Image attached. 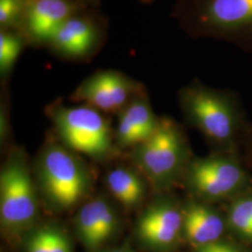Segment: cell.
<instances>
[{"label":"cell","instance_id":"44dd1931","mask_svg":"<svg viewBox=\"0 0 252 252\" xmlns=\"http://www.w3.org/2000/svg\"><path fill=\"white\" fill-rule=\"evenodd\" d=\"M1 131H0V135H1V142L3 143L6 139L7 136V118H6V112L5 109L3 110V108L1 109Z\"/></svg>","mask_w":252,"mask_h":252},{"label":"cell","instance_id":"6da1fadb","mask_svg":"<svg viewBox=\"0 0 252 252\" xmlns=\"http://www.w3.org/2000/svg\"><path fill=\"white\" fill-rule=\"evenodd\" d=\"M172 15L191 38L222 41L252 54V0H177Z\"/></svg>","mask_w":252,"mask_h":252},{"label":"cell","instance_id":"7c38bea8","mask_svg":"<svg viewBox=\"0 0 252 252\" xmlns=\"http://www.w3.org/2000/svg\"><path fill=\"white\" fill-rule=\"evenodd\" d=\"M120 224L117 208L105 196L87 201L74 220L76 235L87 252L101 251L117 234Z\"/></svg>","mask_w":252,"mask_h":252},{"label":"cell","instance_id":"e0dca14e","mask_svg":"<svg viewBox=\"0 0 252 252\" xmlns=\"http://www.w3.org/2000/svg\"><path fill=\"white\" fill-rule=\"evenodd\" d=\"M27 44L26 37L19 30H0V75L2 79H6L11 73Z\"/></svg>","mask_w":252,"mask_h":252},{"label":"cell","instance_id":"cb8c5ba5","mask_svg":"<svg viewBox=\"0 0 252 252\" xmlns=\"http://www.w3.org/2000/svg\"><path fill=\"white\" fill-rule=\"evenodd\" d=\"M141 1H143L145 3H150V2H153L154 0H141Z\"/></svg>","mask_w":252,"mask_h":252},{"label":"cell","instance_id":"d4e9b609","mask_svg":"<svg viewBox=\"0 0 252 252\" xmlns=\"http://www.w3.org/2000/svg\"><path fill=\"white\" fill-rule=\"evenodd\" d=\"M78 1H80V2H81V3H82V2H81V0H78ZM84 6H85V5H84ZM89 8H90V7H89Z\"/></svg>","mask_w":252,"mask_h":252},{"label":"cell","instance_id":"4fadbf2b","mask_svg":"<svg viewBox=\"0 0 252 252\" xmlns=\"http://www.w3.org/2000/svg\"><path fill=\"white\" fill-rule=\"evenodd\" d=\"M159 120L147 94L136 97L118 113L115 142L120 148L133 149L155 133Z\"/></svg>","mask_w":252,"mask_h":252},{"label":"cell","instance_id":"2e32d148","mask_svg":"<svg viewBox=\"0 0 252 252\" xmlns=\"http://www.w3.org/2000/svg\"><path fill=\"white\" fill-rule=\"evenodd\" d=\"M24 252H74L72 240L63 226L38 223L22 239Z\"/></svg>","mask_w":252,"mask_h":252},{"label":"cell","instance_id":"ba28073f","mask_svg":"<svg viewBox=\"0 0 252 252\" xmlns=\"http://www.w3.org/2000/svg\"><path fill=\"white\" fill-rule=\"evenodd\" d=\"M146 94L144 86L125 73L98 70L81 81L70 99L99 110L118 114L133 100Z\"/></svg>","mask_w":252,"mask_h":252},{"label":"cell","instance_id":"5bb4252c","mask_svg":"<svg viewBox=\"0 0 252 252\" xmlns=\"http://www.w3.org/2000/svg\"><path fill=\"white\" fill-rule=\"evenodd\" d=\"M183 212V236L195 250L220 240L225 222L214 208L198 200L189 201Z\"/></svg>","mask_w":252,"mask_h":252},{"label":"cell","instance_id":"8992f818","mask_svg":"<svg viewBox=\"0 0 252 252\" xmlns=\"http://www.w3.org/2000/svg\"><path fill=\"white\" fill-rule=\"evenodd\" d=\"M49 115L61 143L75 153L103 161L115 151L112 130L104 113L81 104L67 107L56 104Z\"/></svg>","mask_w":252,"mask_h":252},{"label":"cell","instance_id":"52a82bcc","mask_svg":"<svg viewBox=\"0 0 252 252\" xmlns=\"http://www.w3.org/2000/svg\"><path fill=\"white\" fill-rule=\"evenodd\" d=\"M183 178L189 191L205 203L229 198L242 189L247 181L241 165L223 155L197 158L188 162Z\"/></svg>","mask_w":252,"mask_h":252},{"label":"cell","instance_id":"277c9868","mask_svg":"<svg viewBox=\"0 0 252 252\" xmlns=\"http://www.w3.org/2000/svg\"><path fill=\"white\" fill-rule=\"evenodd\" d=\"M179 100L189 124L219 144L229 143L242 122L239 102L229 91L192 81L180 91Z\"/></svg>","mask_w":252,"mask_h":252},{"label":"cell","instance_id":"9a60e30c","mask_svg":"<svg viewBox=\"0 0 252 252\" xmlns=\"http://www.w3.org/2000/svg\"><path fill=\"white\" fill-rule=\"evenodd\" d=\"M105 182L109 192L123 207L135 209L143 204L147 186L143 177L135 170L114 168L108 172Z\"/></svg>","mask_w":252,"mask_h":252},{"label":"cell","instance_id":"ffe728a7","mask_svg":"<svg viewBox=\"0 0 252 252\" xmlns=\"http://www.w3.org/2000/svg\"><path fill=\"white\" fill-rule=\"evenodd\" d=\"M195 252H243L239 248L234 246L233 244L223 242V241H217L214 243L209 244L207 246L201 247L195 250Z\"/></svg>","mask_w":252,"mask_h":252},{"label":"cell","instance_id":"8fae6325","mask_svg":"<svg viewBox=\"0 0 252 252\" xmlns=\"http://www.w3.org/2000/svg\"><path fill=\"white\" fill-rule=\"evenodd\" d=\"M84 7L78 0H27L18 30L28 44L48 46L64 22Z\"/></svg>","mask_w":252,"mask_h":252},{"label":"cell","instance_id":"7402d4cb","mask_svg":"<svg viewBox=\"0 0 252 252\" xmlns=\"http://www.w3.org/2000/svg\"><path fill=\"white\" fill-rule=\"evenodd\" d=\"M98 252H135V251L129 244H125V245H122V246L114 248V249L101 250Z\"/></svg>","mask_w":252,"mask_h":252},{"label":"cell","instance_id":"7a4b0ae2","mask_svg":"<svg viewBox=\"0 0 252 252\" xmlns=\"http://www.w3.org/2000/svg\"><path fill=\"white\" fill-rule=\"evenodd\" d=\"M35 180L46 207L54 213L77 207L90 193L93 179L84 162L63 144L50 142L38 154Z\"/></svg>","mask_w":252,"mask_h":252},{"label":"cell","instance_id":"30bf717a","mask_svg":"<svg viewBox=\"0 0 252 252\" xmlns=\"http://www.w3.org/2000/svg\"><path fill=\"white\" fill-rule=\"evenodd\" d=\"M135 235L146 251L171 252L183 236L182 207L167 196L154 199L137 218Z\"/></svg>","mask_w":252,"mask_h":252},{"label":"cell","instance_id":"3957f363","mask_svg":"<svg viewBox=\"0 0 252 252\" xmlns=\"http://www.w3.org/2000/svg\"><path fill=\"white\" fill-rule=\"evenodd\" d=\"M39 216V192L27 156L19 149L9 153L0 172V224L10 242L22 241L36 227Z\"/></svg>","mask_w":252,"mask_h":252},{"label":"cell","instance_id":"603a6c76","mask_svg":"<svg viewBox=\"0 0 252 252\" xmlns=\"http://www.w3.org/2000/svg\"><path fill=\"white\" fill-rule=\"evenodd\" d=\"M83 5H85L86 7H90V8H94L96 6V4L98 3V0H81Z\"/></svg>","mask_w":252,"mask_h":252},{"label":"cell","instance_id":"9c48e42d","mask_svg":"<svg viewBox=\"0 0 252 252\" xmlns=\"http://www.w3.org/2000/svg\"><path fill=\"white\" fill-rule=\"evenodd\" d=\"M106 31V22L99 14L84 7L64 22L47 47L64 60L86 61L101 49Z\"/></svg>","mask_w":252,"mask_h":252},{"label":"cell","instance_id":"d6986e66","mask_svg":"<svg viewBox=\"0 0 252 252\" xmlns=\"http://www.w3.org/2000/svg\"><path fill=\"white\" fill-rule=\"evenodd\" d=\"M27 0H0L1 29L18 30Z\"/></svg>","mask_w":252,"mask_h":252},{"label":"cell","instance_id":"5b68a950","mask_svg":"<svg viewBox=\"0 0 252 252\" xmlns=\"http://www.w3.org/2000/svg\"><path fill=\"white\" fill-rule=\"evenodd\" d=\"M131 150L132 161L158 191L170 188L188 163L184 137L169 118H160L155 133Z\"/></svg>","mask_w":252,"mask_h":252},{"label":"cell","instance_id":"ac0fdd59","mask_svg":"<svg viewBox=\"0 0 252 252\" xmlns=\"http://www.w3.org/2000/svg\"><path fill=\"white\" fill-rule=\"evenodd\" d=\"M228 221L235 233L252 241V194L234 200L229 208Z\"/></svg>","mask_w":252,"mask_h":252}]
</instances>
